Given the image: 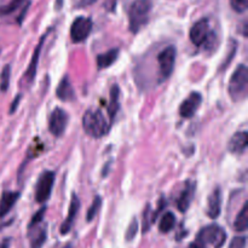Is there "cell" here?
Listing matches in <instances>:
<instances>
[{
  "mask_svg": "<svg viewBox=\"0 0 248 248\" xmlns=\"http://www.w3.org/2000/svg\"><path fill=\"white\" fill-rule=\"evenodd\" d=\"M85 132L93 138H101L109 132L111 126L99 109H89L82 118Z\"/></svg>",
  "mask_w": 248,
  "mask_h": 248,
  "instance_id": "obj_1",
  "label": "cell"
},
{
  "mask_svg": "<svg viewBox=\"0 0 248 248\" xmlns=\"http://www.w3.org/2000/svg\"><path fill=\"white\" fill-rule=\"evenodd\" d=\"M153 9L152 0H135L128 9V27L133 34L138 33L143 26L149 21Z\"/></svg>",
  "mask_w": 248,
  "mask_h": 248,
  "instance_id": "obj_2",
  "label": "cell"
},
{
  "mask_svg": "<svg viewBox=\"0 0 248 248\" xmlns=\"http://www.w3.org/2000/svg\"><path fill=\"white\" fill-rule=\"evenodd\" d=\"M248 87V68L245 64H240L232 73L228 85V92L232 101L239 102L246 98Z\"/></svg>",
  "mask_w": 248,
  "mask_h": 248,
  "instance_id": "obj_3",
  "label": "cell"
},
{
  "mask_svg": "<svg viewBox=\"0 0 248 248\" xmlns=\"http://www.w3.org/2000/svg\"><path fill=\"white\" fill-rule=\"evenodd\" d=\"M227 241V232L222 227L217 224H211L202 228L196 235L195 242L207 248L208 245L213 248H222Z\"/></svg>",
  "mask_w": 248,
  "mask_h": 248,
  "instance_id": "obj_4",
  "label": "cell"
},
{
  "mask_svg": "<svg viewBox=\"0 0 248 248\" xmlns=\"http://www.w3.org/2000/svg\"><path fill=\"white\" fill-rule=\"evenodd\" d=\"M56 174L53 171H44L40 174L35 188V201L44 203L50 199L55 184Z\"/></svg>",
  "mask_w": 248,
  "mask_h": 248,
  "instance_id": "obj_5",
  "label": "cell"
},
{
  "mask_svg": "<svg viewBox=\"0 0 248 248\" xmlns=\"http://www.w3.org/2000/svg\"><path fill=\"white\" fill-rule=\"evenodd\" d=\"M92 26H93L92 19L89 17H77L70 26V38H72L73 43L79 44L86 40L91 34Z\"/></svg>",
  "mask_w": 248,
  "mask_h": 248,
  "instance_id": "obj_6",
  "label": "cell"
},
{
  "mask_svg": "<svg viewBox=\"0 0 248 248\" xmlns=\"http://www.w3.org/2000/svg\"><path fill=\"white\" fill-rule=\"evenodd\" d=\"M176 57L177 50L174 46H167L157 56V63H159L160 74H161L162 80L169 79L172 73H173L174 64H176Z\"/></svg>",
  "mask_w": 248,
  "mask_h": 248,
  "instance_id": "obj_7",
  "label": "cell"
},
{
  "mask_svg": "<svg viewBox=\"0 0 248 248\" xmlns=\"http://www.w3.org/2000/svg\"><path fill=\"white\" fill-rule=\"evenodd\" d=\"M211 33L212 31L210 29V22H208V19L201 18L196 23H194V26L190 28L189 38H190V41L194 45L201 46L205 45L206 41L210 38Z\"/></svg>",
  "mask_w": 248,
  "mask_h": 248,
  "instance_id": "obj_8",
  "label": "cell"
},
{
  "mask_svg": "<svg viewBox=\"0 0 248 248\" xmlns=\"http://www.w3.org/2000/svg\"><path fill=\"white\" fill-rule=\"evenodd\" d=\"M69 116L62 108H56L48 119V131L55 137H61L67 128Z\"/></svg>",
  "mask_w": 248,
  "mask_h": 248,
  "instance_id": "obj_9",
  "label": "cell"
},
{
  "mask_svg": "<svg viewBox=\"0 0 248 248\" xmlns=\"http://www.w3.org/2000/svg\"><path fill=\"white\" fill-rule=\"evenodd\" d=\"M202 103V94L200 92H191L179 106V114L182 118L190 119L196 114Z\"/></svg>",
  "mask_w": 248,
  "mask_h": 248,
  "instance_id": "obj_10",
  "label": "cell"
},
{
  "mask_svg": "<svg viewBox=\"0 0 248 248\" xmlns=\"http://www.w3.org/2000/svg\"><path fill=\"white\" fill-rule=\"evenodd\" d=\"M80 210V200L78 198L77 194H72V199H70V205H69V211H68V216L64 219V222L62 223L60 228V232L62 235H67L68 232L72 230L73 225H74L75 219H77L78 212Z\"/></svg>",
  "mask_w": 248,
  "mask_h": 248,
  "instance_id": "obj_11",
  "label": "cell"
},
{
  "mask_svg": "<svg viewBox=\"0 0 248 248\" xmlns=\"http://www.w3.org/2000/svg\"><path fill=\"white\" fill-rule=\"evenodd\" d=\"M46 36H47V33L44 34V35L41 36L40 40H39L38 45H36L35 50H34V52H33V56H31V63H29L28 69H27L26 73H24V79L28 81V84H31L36 77L39 60H40V53H41V50H43V45H44V43H45Z\"/></svg>",
  "mask_w": 248,
  "mask_h": 248,
  "instance_id": "obj_12",
  "label": "cell"
},
{
  "mask_svg": "<svg viewBox=\"0 0 248 248\" xmlns=\"http://www.w3.org/2000/svg\"><path fill=\"white\" fill-rule=\"evenodd\" d=\"M196 190V184L194 182L188 181L186 183V186L179 194L178 199H177V208L181 211L182 213H186L188 208L190 207L191 201H193L194 195H195Z\"/></svg>",
  "mask_w": 248,
  "mask_h": 248,
  "instance_id": "obj_13",
  "label": "cell"
},
{
  "mask_svg": "<svg viewBox=\"0 0 248 248\" xmlns=\"http://www.w3.org/2000/svg\"><path fill=\"white\" fill-rule=\"evenodd\" d=\"M222 212V190L216 188L208 196L207 202V216L211 219H217Z\"/></svg>",
  "mask_w": 248,
  "mask_h": 248,
  "instance_id": "obj_14",
  "label": "cell"
},
{
  "mask_svg": "<svg viewBox=\"0 0 248 248\" xmlns=\"http://www.w3.org/2000/svg\"><path fill=\"white\" fill-rule=\"evenodd\" d=\"M248 145V133L246 131L236 132L228 143V150L232 154H244Z\"/></svg>",
  "mask_w": 248,
  "mask_h": 248,
  "instance_id": "obj_15",
  "label": "cell"
},
{
  "mask_svg": "<svg viewBox=\"0 0 248 248\" xmlns=\"http://www.w3.org/2000/svg\"><path fill=\"white\" fill-rule=\"evenodd\" d=\"M110 99L108 104V115H109V125H113L115 116L120 109V87L118 85H113L110 89Z\"/></svg>",
  "mask_w": 248,
  "mask_h": 248,
  "instance_id": "obj_16",
  "label": "cell"
},
{
  "mask_svg": "<svg viewBox=\"0 0 248 248\" xmlns=\"http://www.w3.org/2000/svg\"><path fill=\"white\" fill-rule=\"evenodd\" d=\"M21 194L18 191H4L0 199V218L5 217L11 211L15 203L19 199Z\"/></svg>",
  "mask_w": 248,
  "mask_h": 248,
  "instance_id": "obj_17",
  "label": "cell"
},
{
  "mask_svg": "<svg viewBox=\"0 0 248 248\" xmlns=\"http://www.w3.org/2000/svg\"><path fill=\"white\" fill-rule=\"evenodd\" d=\"M56 94H57L58 98L63 102H70L74 99L75 92L74 89L72 86V82H70L69 78L65 75L62 80L58 84L57 90H56Z\"/></svg>",
  "mask_w": 248,
  "mask_h": 248,
  "instance_id": "obj_18",
  "label": "cell"
},
{
  "mask_svg": "<svg viewBox=\"0 0 248 248\" xmlns=\"http://www.w3.org/2000/svg\"><path fill=\"white\" fill-rule=\"evenodd\" d=\"M119 53H120L119 48H110L107 52L97 56V67H98V69H106V68L110 67L118 60Z\"/></svg>",
  "mask_w": 248,
  "mask_h": 248,
  "instance_id": "obj_19",
  "label": "cell"
},
{
  "mask_svg": "<svg viewBox=\"0 0 248 248\" xmlns=\"http://www.w3.org/2000/svg\"><path fill=\"white\" fill-rule=\"evenodd\" d=\"M248 228V203L245 202L241 211L236 216L234 222V229L239 232H246Z\"/></svg>",
  "mask_w": 248,
  "mask_h": 248,
  "instance_id": "obj_20",
  "label": "cell"
},
{
  "mask_svg": "<svg viewBox=\"0 0 248 248\" xmlns=\"http://www.w3.org/2000/svg\"><path fill=\"white\" fill-rule=\"evenodd\" d=\"M176 222H177L176 216H174L172 212H166L164 216H162L161 219H160V223H159L160 232H162V234H167V232H170L172 229H173L174 225H176Z\"/></svg>",
  "mask_w": 248,
  "mask_h": 248,
  "instance_id": "obj_21",
  "label": "cell"
},
{
  "mask_svg": "<svg viewBox=\"0 0 248 248\" xmlns=\"http://www.w3.org/2000/svg\"><path fill=\"white\" fill-rule=\"evenodd\" d=\"M46 239H47V228L45 225L36 229V232L31 236V248H43Z\"/></svg>",
  "mask_w": 248,
  "mask_h": 248,
  "instance_id": "obj_22",
  "label": "cell"
},
{
  "mask_svg": "<svg viewBox=\"0 0 248 248\" xmlns=\"http://www.w3.org/2000/svg\"><path fill=\"white\" fill-rule=\"evenodd\" d=\"M28 0H11L9 4H6L5 6L0 7V15H10L12 12L16 11L17 9L24 5Z\"/></svg>",
  "mask_w": 248,
  "mask_h": 248,
  "instance_id": "obj_23",
  "label": "cell"
},
{
  "mask_svg": "<svg viewBox=\"0 0 248 248\" xmlns=\"http://www.w3.org/2000/svg\"><path fill=\"white\" fill-rule=\"evenodd\" d=\"M101 207H102V198L101 196L97 195L96 198L93 199V202H92V205L90 206L89 211H87V215H86L87 222H91V220H93V218L96 217L97 213H98V211L101 210Z\"/></svg>",
  "mask_w": 248,
  "mask_h": 248,
  "instance_id": "obj_24",
  "label": "cell"
},
{
  "mask_svg": "<svg viewBox=\"0 0 248 248\" xmlns=\"http://www.w3.org/2000/svg\"><path fill=\"white\" fill-rule=\"evenodd\" d=\"M10 78H11V68H10V65H5L1 74H0V90L2 92L7 91V89H9Z\"/></svg>",
  "mask_w": 248,
  "mask_h": 248,
  "instance_id": "obj_25",
  "label": "cell"
},
{
  "mask_svg": "<svg viewBox=\"0 0 248 248\" xmlns=\"http://www.w3.org/2000/svg\"><path fill=\"white\" fill-rule=\"evenodd\" d=\"M138 228H140V225H138L137 218H133V219L131 220L130 225H128L127 230H126V235H125L126 241H132V240L135 239L136 235H137L138 232Z\"/></svg>",
  "mask_w": 248,
  "mask_h": 248,
  "instance_id": "obj_26",
  "label": "cell"
},
{
  "mask_svg": "<svg viewBox=\"0 0 248 248\" xmlns=\"http://www.w3.org/2000/svg\"><path fill=\"white\" fill-rule=\"evenodd\" d=\"M45 212H46V206H44V207H41L40 210H39L38 212H36L35 215L31 217V223H29V225H28L29 230H31L33 228H36L39 224H40L41 222H43L44 216H45Z\"/></svg>",
  "mask_w": 248,
  "mask_h": 248,
  "instance_id": "obj_27",
  "label": "cell"
},
{
  "mask_svg": "<svg viewBox=\"0 0 248 248\" xmlns=\"http://www.w3.org/2000/svg\"><path fill=\"white\" fill-rule=\"evenodd\" d=\"M230 6L235 12L244 14L248 9V0H230Z\"/></svg>",
  "mask_w": 248,
  "mask_h": 248,
  "instance_id": "obj_28",
  "label": "cell"
},
{
  "mask_svg": "<svg viewBox=\"0 0 248 248\" xmlns=\"http://www.w3.org/2000/svg\"><path fill=\"white\" fill-rule=\"evenodd\" d=\"M150 225H152V211H150V205H147L143 212V232H147Z\"/></svg>",
  "mask_w": 248,
  "mask_h": 248,
  "instance_id": "obj_29",
  "label": "cell"
},
{
  "mask_svg": "<svg viewBox=\"0 0 248 248\" xmlns=\"http://www.w3.org/2000/svg\"><path fill=\"white\" fill-rule=\"evenodd\" d=\"M247 239L246 236H236L230 241L229 248H246Z\"/></svg>",
  "mask_w": 248,
  "mask_h": 248,
  "instance_id": "obj_30",
  "label": "cell"
},
{
  "mask_svg": "<svg viewBox=\"0 0 248 248\" xmlns=\"http://www.w3.org/2000/svg\"><path fill=\"white\" fill-rule=\"evenodd\" d=\"M165 206H166V201H165L164 196H161V198H160V201H159V206H157L156 211H155V212L153 213V216H152V224L155 222V220H156L157 216H159V213L161 212L162 210H164Z\"/></svg>",
  "mask_w": 248,
  "mask_h": 248,
  "instance_id": "obj_31",
  "label": "cell"
},
{
  "mask_svg": "<svg viewBox=\"0 0 248 248\" xmlns=\"http://www.w3.org/2000/svg\"><path fill=\"white\" fill-rule=\"evenodd\" d=\"M116 1H118V0H104V7H106L108 11H114L116 7Z\"/></svg>",
  "mask_w": 248,
  "mask_h": 248,
  "instance_id": "obj_32",
  "label": "cell"
},
{
  "mask_svg": "<svg viewBox=\"0 0 248 248\" xmlns=\"http://www.w3.org/2000/svg\"><path fill=\"white\" fill-rule=\"evenodd\" d=\"M19 101H21V94H18V96H17L16 98H15V101L12 102V104H11V108H10V114H14L15 111H16L17 107H18V103H19Z\"/></svg>",
  "mask_w": 248,
  "mask_h": 248,
  "instance_id": "obj_33",
  "label": "cell"
},
{
  "mask_svg": "<svg viewBox=\"0 0 248 248\" xmlns=\"http://www.w3.org/2000/svg\"><path fill=\"white\" fill-rule=\"evenodd\" d=\"M10 247V240L5 239L0 242V248H9Z\"/></svg>",
  "mask_w": 248,
  "mask_h": 248,
  "instance_id": "obj_34",
  "label": "cell"
},
{
  "mask_svg": "<svg viewBox=\"0 0 248 248\" xmlns=\"http://www.w3.org/2000/svg\"><path fill=\"white\" fill-rule=\"evenodd\" d=\"M94 1H96V0H81L79 6H87V5L92 4V2H94Z\"/></svg>",
  "mask_w": 248,
  "mask_h": 248,
  "instance_id": "obj_35",
  "label": "cell"
},
{
  "mask_svg": "<svg viewBox=\"0 0 248 248\" xmlns=\"http://www.w3.org/2000/svg\"><path fill=\"white\" fill-rule=\"evenodd\" d=\"M188 248H206V247L201 246V245L196 244V242H193V244H191V245H190V246H189Z\"/></svg>",
  "mask_w": 248,
  "mask_h": 248,
  "instance_id": "obj_36",
  "label": "cell"
},
{
  "mask_svg": "<svg viewBox=\"0 0 248 248\" xmlns=\"http://www.w3.org/2000/svg\"><path fill=\"white\" fill-rule=\"evenodd\" d=\"M62 2H63V0H57V1H56V9L60 10L61 7H62Z\"/></svg>",
  "mask_w": 248,
  "mask_h": 248,
  "instance_id": "obj_37",
  "label": "cell"
}]
</instances>
